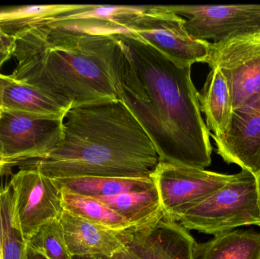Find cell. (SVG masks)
I'll return each mask as SVG.
<instances>
[{
  "label": "cell",
  "mask_w": 260,
  "mask_h": 259,
  "mask_svg": "<svg viewBox=\"0 0 260 259\" xmlns=\"http://www.w3.org/2000/svg\"><path fill=\"white\" fill-rule=\"evenodd\" d=\"M27 259H46L41 255H38L36 252H34L30 247H29L28 244H27Z\"/></svg>",
  "instance_id": "cell-27"
},
{
  "label": "cell",
  "mask_w": 260,
  "mask_h": 259,
  "mask_svg": "<svg viewBox=\"0 0 260 259\" xmlns=\"http://www.w3.org/2000/svg\"><path fill=\"white\" fill-rule=\"evenodd\" d=\"M256 189H257L258 196V205H259V214H260V172L259 174L256 176ZM260 228V224H259Z\"/></svg>",
  "instance_id": "cell-29"
},
{
  "label": "cell",
  "mask_w": 260,
  "mask_h": 259,
  "mask_svg": "<svg viewBox=\"0 0 260 259\" xmlns=\"http://www.w3.org/2000/svg\"><path fill=\"white\" fill-rule=\"evenodd\" d=\"M18 164L16 161H12V160L7 159V158H3V157H0V166L2 165H7L12 166L15 164Z\"/></svg>",
  "instance_id": "cell-28"
},
{
  "label": "cell",
  "mask_w": 260,
  "mask_h": 259,
  "mask_svg": "<svg viewBox=\"0 0 260 259\" xmlns=\"http://www.w3.org/2000/svg\"><path fill=\"white\" fill-rule=\"evenodd\" d=\"M0 157H2V155H1V151H0Z\"/></svg>",
  "instance_id": "cell-32"
},
{
  "label": "cell",
  "mask_w": 260,
  "mask_h": 259,
  "mask_svg": "<svg viewBox=\"0 0 260 259\" xmlns=\"http://www.w3.org/2000/svg\"><path fill=\"white\" fill-rule=\"evenodd\" d=\"M206 63L226 78L234 112L260 100V30L211 43Z\"/></svg>",
  "instance_id": "cell-6"
},
{
  "label": "cell",
  "mask_w": 260,
  "mask_h": 259,
  "mask_svg": "<svg viewBox=\"0 0 260 259\" xmlns=\"http://www.w3.org/2000/svg\"><path fill=\"white\" fill-rule=\"evenodd\" d=\"M49 23L15 39L11 77L41 88L64 107L118 100L114 34L71 33Z\"/></svg>",
  "instance_id": "cell-3"
},
{
  "label": "cell",
  "mask_w": 260,
  "mask_h": 259,
  "mask_svg": "<svg viewBox=\"0 0 260 259\" xmlns=\"http://www.w3.org/2000/svg\"><path fill=\"white\" fill-rule=\"evenodd\" d=\"M126 248L138 259H193L197 242L189 231L165 217L120 234Z\"/></svg>",
  "instance_id": "cell-11"
},
{
  "label": "cell",
  "mask_w": 260,
  "mask_h": 259,
  "mask_svg": "<svg viewBox=\"0 0 260 259\" xmlns=\"http://www.w3.org/2000/svg\"><path fill=\"white\" fill-rule=\"evenodd\" d=\"M15 81L10 76H6L0 73V114L3 110V94L5 88Z\"/></svg>",
  "instance_id": "cell-25"
},
{
  "label": "cell",
  "mask_w": 260,
  "mask_h": 259,
  "mask_svg": "<svg viewBox=\"0 0 260 259\" xmlns=\"http://www.w3.org/2000/svg\"><path fill=\"white\" fill-rule=\"evenodd\" d=\"M185 21L164 6H148L145 12L128 21L124 30L180 66L206 63L211 43L193 38L185 27Z\"/></svg>",
  "instance_id": "cell-5"
},
{
  "label": "cell",
  "mask_w": 260,
  "mask_h": 259,
  "mask_svg": "<svg viewBox=\"0 0 260 259\" xmlns=\"http://www.w3.org/2000/svg\"><path fill=\"white\" fill-rule=\"evenodd\" d=\"M9 166L7 165H2L0 166V193L3 191V184H2V178H3V175H4L5 171H6V168Z\"/></svg>",
  "instance_id": "cell-31"
},
{
  "label": "cell",
  "mask_w": 260,
  "mask_h": 259,
  "mask_svg": "<svg viewBox=\"0 0 260 259\" xmlns=\"http://www.w3.org/2000/svg\"><path fill=\"white\" fill-rule=\"evenodd\" d=\"M233 176L160 161L151 178L158 193L164 217L178 222Z\"/></svg>",
  "instance_id": "cell-7"
},
{
  "label": "cell",
  "mask_w": 260,
  "mask_h": 259,
  "mask_svg": "<svg viewBox=\"0 0 260 259\" xmlns=\"http://www.w3.org/2000/svg\"><path fill=\"white\" fill-rule=\"evenodd\" d=\"M160 158L150 137L120 100L70 108L56 150L32 166L52 179L150 178Z\"/></svg>",
  "instance_id": "cell-2"
},
{
  "label": "cell",
  "mask_w": 260,
  "mask_h": 259,
  "mask_svg": "<svg viewBox=\"0 0 260 259\" xmlns=\"http://www.w3.org/2000/svg\"><path fill=\"white\" fill-rule=\"evenodd\" d=\"M0 259H2V258H1V255H0Z\"/></svg>",
  "instance_id": "cell-33"
},
{
  "label": "cell",
  "mask_w": 260,
  "mask_h": 259,
  "mask_svg": "<svg viewBox=\"0 0 260 259\" xmlns=\"http://www.w3.org/2000/svg\"><path fill=\"white\" fill-rule=\"evenodd\" d=\"M165 9L185 17V27L196 39L219 42L260 30V4L171 5Z\"/></svg>",
  "instance_id": "cell-10"
},
{
  "label": "cell",
  "mask_w": 260,
  "mask_h": 259,
  "mask_svg": "<svg viewBox=\"0 0 260 259\" xmlns=\"http://www.w3.org/2000/svg\"><path fill=\"white\" fill-rule=\"evenodd\" d=\"M200 109L212 136L221 138L229 131L233 119V100L226 78L218 68H211L204 87L199 92Z\"/></svg>",
  "instance_id": "cell-15"
},
{
  "label": "cell",
  "mask_w": 260,
  "mask_h": 259,
  "mask_svg": "<svg viewBox=\"0 0 260 259\" xmlns=\"http://www.w3.org/2000/svg\"><path fill=\"white\" fill-rule=\"evenodd\" d=\"M13 217L27 243L46 224L59 220L63 211L61 190L37 167L21 169L9 184Z\"/></svg>",
  "instance_id": "cell-9"
},
{
  "label": "cell",
  "mask_w": 260,
  "mask_h": 259,
  "mask_svg": "<svg viewBox=\"0 0 260 259\" xmlns=\"http://www.w3.org/2000/svg\"><path fill=\"white\" fill-rule=\"evenodd\" d=\"M212 137L224 161L256 177L260 172V100L234 112L229 131L221 138Z\"/></svg>",
  "instance_id": "cell-12"
},
{
  "label": "cell",
  "mask_w": 260,
  "mask_h": 259,
  "mask_svg": "<svg viewBox=\"0 0 260 259\" xmlns=\"http://www.w3.org/2000/svg\"><path fill=\"white\" fill-rule=\"evenodd\" d=\"M61 189L92 198L110 197L123 193L145 191L154 187L151 178L83 177L53 179Z\"/></svg>",
  "instance_id": "cell-19"
},
{
  "label": "cell",
  "mask_w": 260,
  "mask_h": 259,
  "mask_svg": "<svg viewBox=\"0 0 260 259\" xmlns=\"http://www.w3.org/2000/svg\"><path fill=\"white\" fill-rule=\"evenodd\" d=\"M180 225L188 231L217 235L241 227L259 226L256 177L241 170L222 188L184 214Z\"/></svg>",
  "instance_id": "cell-4"
},
{
  "label": "cell",
  "mask_w": 260,
  "mask_h": 259,
  "mask_svg": "<svg viewBox=\"0 0 260 259\" xmlns=\"http://www.w3.org/2000/svg\"><path fill=\"white\" fill-rule=\"evenodd\" d=\"M63 117L3 109L0 114V151L3 158L19 163L46 159L60 144Z\"/></svg>",
  "instance_id": "cell-8"
},
{
  "label": "cell",
  "mask_w": 260,
  "mask_h": 259,
  "mask_svg": "<svg viewBox=\"0 0 260 259\" xmlns=\"http://www.w3.org/2000/svg\"><path fill=\"white\" fill-rule=\"evenodd\" d=\"M59 220L72 256L111 257L126 248L120 234L98 226L64 210Z\"/></svg>",
  "instance_id": "cell-14"
},
{
  "label": "cell",
  "mask_w": 260,
  "mask_h": 259,
  "mask_svg": "<svg viewBox=\"0 0 260 259\" xmlns=\"http://www.w3.org/2000/svg\"><path fill=\"white\" fill-rule=\"evenodd\" d=\"M120 214L133 230L151 225L164 217L155 187L145 191L95 198Z\"/></svg>",
  "instance_id": "cell-18"
},
{
  "label": "cell",
  "mask_w": 260,
  "mask_h": 259,
  "mask_svg": "<svg viewBox=\"0 0 260 259\" xmlns=\"http://www.w3.org/2000/svg\"><path fill=\"white\" fill-rule=\"evenodd\" d=\"M27 243L13 217L9 185L0 193V255L2 259H27Z\"/></svg>",
  "instance_id": "cell-22"
},
{
  "label": "cell",
  "mask_w": 260,
  "mask_h": 259,
  "mask_svg": "<svg viewBox=\"0 0 260 259\" xmlns=\"http://www.w3.org/2000/svg\"><path fill=\"white\" fill-rule=\"evenodd\" d=\"M15 47V38L0 31V68L12 56Z\"/></svg>",
  "instance_id": "cell-24"
},
{
  "label": "cell",
  "mask_w": 260,
  "mask_h": 259,
  "mask_svg": "<svg viewBox=\"0 0 260 259\" xmlns=\"http://www.w3.org/2000/svg\"><path fill=\"white\" fill-rule=\"evenodd\" d=\"M72 259H102L100 255H78L73 256Z\"/></svg>",
  "instance_id": "cell-30"
},
{
  "label": "cell",
  "mask_w": 260,
  "mask_h": 259,
  "mask_svg": "<svg viewBox=\"0 0 260 259\" xmlns=\"http://www.w3.org/2000/svg\"><path fill=\"white\" fill-rule=\"evenodd\" d=\"M82 4L30 5L0 9V31L16 39L50 23L56 17L76 10Z\"/></svg>",
  "instance_id": "cell-17"
},
{
  "label": "cell",
  "mask_w": 260,
  "mask_h": 259,
  "mask_svg": "<svg viewBox=\"0 0 260 259\" xmlns=\"http://www.w3.org/2000/svg\"><path fill=\"white\" fill-rule=\"evenodd\" d=\"M29 247L46 259H72L59 220L42 227L27 243Z\"/></svg>",
  "instance_id": "cell-23"
},
{
  "label": "cell",
  "mask_w": 260,
  "mask_h": 259,
  "mask_svg": "<svg viewBox=\"0 0 260 259\" xmlns=\"http://www.w3.org/2000/svg\"><path fill=\"white\" fill-rule=\"evenodd\" d=\"M118 100L155 146L160 161L193 168L212 164L210 131L203 120L192 66H180L145 41L114 33Z\"/></svg>",
  "instance_id": "cell-1"
},
{
  "label": "cell",
  "mask_w": 260,
  "mask_h": 259,
  "mask_svg": "<svg viewBox=\"0 0 260 259\" xmlns=\"http://www.w3.org/2000/svg\"><path fill=\"white\" fill-rule=\"evenodd\" d=\"M148 6L82 4L49 23L53 28L71 33L114 34L125 33V25L146 10Z\"/></svg>",
  "instance_id": "cell-13"
},
{
  "label": "cell",
  "mask_w": 260,
  "mask_h": 259,
  "mask_svg": "<svg viewBox=\"0 0 260 259\" xmlns=\"http://www.w3.org/2000/svg\"><path fill=\"white\" fill-rule=\"evenodd\" d=\"M193 259H260V231L238 229L196 243Z\"/></svg>",
  "instance_id": "cell-16"
},
{
  "label": "cell",
  "mask_w": 260,
  "mask_h": 259,
  "mask_svg": "<svg viewBox=\"0 0 260 259\" xmlns=\"http://www.w3.org/2000/svg\"><path fill=\"white\" fill-rule=\"evenodd\" d=\"M60 190L64 211L113 232L122 234L133 230L120 214L99 199Z\"/></svg>",
  "instance_id": "cell-20"
},
{
  "label": "cell",
  "mask_w": 260,
  "mask_h": 259,
  "mask_svg": "<svg viewBox=\"0 0 260 259\" xmlns=\"http://www.w3.org/2000/svg\"><path fill=\"white\" fill-rule=\"evenodd\" d=\"M102 259H138L131 252L127 249L125 248L123 250L120 252H117L115 255H113L111 257L103 256V255H100Z\"/></svg>",
  "instance_id": "cell-26"
},
{
  "label": "cell",
  "mask_w": 260,
  "mask_h": 259,
  "mask_svg": "<svg viewBox=\"0 0 260 259\" xmlns=\"http://www.w3.org/2000/svg\"><path fill=\"white\" fill-rule=\"evenodd\" d=\"M3 109L63 118L69 110L41 88L17 82L5 88Z\"/></svg>",
  "instance_id": "cell-21"
}]
</instances>
